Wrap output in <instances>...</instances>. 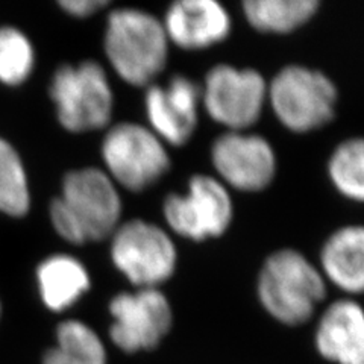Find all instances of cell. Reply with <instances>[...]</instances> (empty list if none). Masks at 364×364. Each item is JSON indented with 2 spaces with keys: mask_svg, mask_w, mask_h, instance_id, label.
Here are the masks:
<instances>
[{
  "mask_svg": "<svg viewBox=\"0 0 364 364\" xmlns=\"http://www.w3.org/2000/svg\"><path fill=\"white\" fill-rule=\"evenodd\" d=\"M122 213L119 187L97 167L65 173L61 196L55 198L49 208L56 234L76 246L107 240L122 223Z\"/></svg>",
  "mask_w": 364,
  "mask_h": 364,
  "instance_id": "obj_1",
  "label": "cell"
},
{
  "mask_svg": "<svg viewBox=\"0 0 364 364\" xmlns=\"http://www.w3.org/2000/svg\"><path fill=\"white\" fill-rule=\"evenodd\" d=\"M168 38L163 21L149 11L124 6L109 11L104 52L112 70L127 84H155L168 58Z\"/></svg>",
  "mask_w": 364,
  "mask_h": 364,
  "instance_id": "obj_2",
  "label": "cell"
},
{
  "mask_svg": "<svg viewBox=\"0 0 364 364\" xmlns=\"http://www.w3.org/2000/svg\"><path fill=\"white\" fill-rule=\"evenodd\" d=\"M257 294L273 318L296 326L309 322L316 306L325 299L326 281L299 250L279 249L261 266Z\"/></svg>",
  "mask_w": 364,
  "mask_h": 364,
  "instance_id": "obj_3",
  "label": "cell"
},
{
  "mask_svg": "<svg viewBox=\"0 0 364 364\" xmlns=\"http://www.w3.org/2000/svg\"><path fill=\"white\" fill-rule=\"evenodd\" d=\"M338 91L323 72L299 64L282 67L267 84V102L284 128L296 134L321 129L336 117Z\"/></svg>",
  "mask_w": 364,
  "mask_h": 364,
  "instance_id": "obj_4",
  "label": "cell"
},
{
  "mask_svg": "<svg viewBox=\"0 0 364 364\" xmlns=\"http://www.w3.org/2000/svg\"><path fill=\"white\" fill-rule=\"evenodd\" d=\"M49 95L60 124L72 134L104 129L112 119V88L104 65L95 60L56 68Z\"/></svg>",
  "mask_w": 364,
  "mask_h": 364,
  "instance_id": "obj_5",
  "label": "cell"
},
{
  "mask_svg": "<svg viewBox=\"0 0 364 364\" xmlns=\"http://www.w3.org/2000/svg\"><path fill=\"white\" fill-rule=\"evenodd\" d=\"M100 154L114 184L132 193L154 187L172 167L166 144L144 124L134 122L112 124L102 140Z\"/></svg>",
  "mask_w": 364,
  "mask_h": 364,
  "instance_id": "obj_6",
  "label": "cell"
},
{
  "mask_svg": "<svg viewBox=\"0 0 364 364\" xmlns=\"http://www.w3.org/2000/svg\"><path fill=\"white\" fill-rule=\"evenodd\" d=\"M114 267L136 289H158L173 277L178 250L170 234L152 222L132 219L112 232Z\"/></svg>",
  "mask_w": 364,
  "mask_h": 364,
  "instance_id": "obj_7",
  "label": "cell"
},
{
  "mask_svg": "<svg viewBox=\"0 0 364 364\" xmlns=\"http://www.w3.org/2000/svg\"><path fill=\"white\" fill-rule=\"evenodd\" d=\"M167 226L191 242L222 237L232 223L234 202L230 190L211 175H195L187 193H168L163 203Z\"/></svg>",
  "mask_w": 364,
  "mask_h": 364,
  "instance_id": "obj_8",
  "label": "cell"
},
{
  "mask_svg": "<svg viewBox=\"0 0 364 364\" xmlns=\"http://www.w3.org/2000/svg\"><path fill=\"white\" fill-rule=\"evenodd\" d=\"M200 88L205 111L228 131L252 128L267 104V81L255 68L218 64L205 75Z\"/></svg>",
  "mask_w": 364,
  "mask_h": 364,
  "instance_id": "obj_9",
  "label": "cell"
},
{
  "mask_svg": "<svg viewBox=\"0 0 364 364\" xmlns=\"http://www.w3.org/2000/svg\"><path fill=\"white\" fill-rule=\"evenodd\" d=\"M108 309L112 343L128 354L156 348L172 328V305L159 289L122 291L111 299Z\"/></svg>",
  "mask_w": 364,
  "mask_h": 364,
  "instance_id": "obj_10",
  "label": "cell"
},
{
  "mask_svg": "<svg viewBox=\"0 0 364 364\" xmlns=\"http://www.w3.org/2000/svg\"><path fill=\"white\" fill-rule=\"evenodd\" d=\"M218 179L238 191L267 188L277 175V154L263 135L226 131L211 146Z\"/></svg>",
  "mask_w": 364,
  "mask_h": 364,
  "instance_id": "obj_11",
  "label": "cell"
},
{
  "mask_svg": "<svg viewBox=\"0 0 364 364\" xmlns=\"http://www.w3.org/2000/svg\"><path fill=\"white\" fill-rule=\"evenodd\" d=\"M202 88L186 75H175L166 85L146 88L144 109L149 128L164 144L186 146L199 122Z\"/></svg>",
  "mask_w": 364,
  "mask_h": 364,
  "instance_id": "obj_12",
  "label": "cell"
},
{
  "mask_svg": "<svg viewBox=\"0 0 364 364\" xmlns=\"http://www.w3.org/2000/svg\"><path fill=\"white\" fill-rule=\"evenodd\" d=\"M168 43L184 50H203L230 37L232 20L218 0H178L166 11Z\"/></svg>",
  "mask_w": 364,
  "mask_h": 364,
  "instance_id": "obj_13",
  "label": "cell"
},
{
  "mask_svg": "<svg viewBox=\"0 0 364 364\" xmlns=\"http://www.w3.org/2000/svg\"><path fill=\"white\" fill-rule=\"evenodd\" d=\"M321 355L337 364H364V313L352 299L334 301L323 311L316 331Z\"/></svg>",
  "mask_w": 364,
  "mask_h": 364,
  "instance_id": "obj_14",
  "label": "cell"
},
{
  "mask_svg": "<svg viewBox=\"0 0 364 364\" xmlns=\"http://www.w3.org/2000/svg\"><path fill=\"white\" fill-rule=\"evenodd\" d=\"M321 273L325 279L349 294L364 289V230L360 225L338 228L321 250Z\"/></svg>",
  "mask_w": 364,
  "mask_h": 364,
  "instance_id": "obj_15",
  "label": "cell"
},
{
  "mask_svg": "<svg viewBox=\"0 0 364 364\" xmlns=\"http://www.w3.org/2000/svg\"><path fill=\"white\" fill-rule=\"evenodd\" d=\"M37 282L43 304L52 311H65L91 287L87 267L68 254H55L37 267Z\"/></svg>",
  "mask_w": 364,
  "mask_h": 364,
  "instance_id": "obj_16",
  "label": "cell"
},
{
  "mask_svg": "<svg viewBox=\"0 0 364 364\" xmlns=\"http://www.w3.org/2000/svg\"><path fill=\"white\" fill-rule=\"evenodd\" d=\"M318 0H245L247 23L266 33H290L305 26L318 11Z\"/></svg>",
  "mask_w": 364,
  "mask_h": 364,
  "instance_id": "obj_17",
  "label": "cell"
},
{
  "mask_svg": "<svg viewBox=\"0 0 364 364\" xmlns=\"http://www.w3.org/2000/svg\"><path fill=\"white\" fill-rule=\"evenodd\" d=\"M43 364H107V349L93 328L65 321L56 328V346L46 352Z\"/></svg>",
  "mask_w": 364,
  "mask_h": 364,
  "instance_id": "obj_18",
  "label": "cell"
},
{
  "mask_svg": "<svg viewBox=\"0 0 364 364\" xmlns=\"http://www.w3.org/2000/svg\"><path fill=\"white\" fill-rule=\"evenodd\" d=\"M31 208L29 181L16 147L0 139V211L23 218Z\"/></svg>",
  "mask_w": 364,
  "mask_h": 364,
  "instance_id": "obj_19",
  "label": "cell"
},
{
  "mask_svg": "<svg viewBox=\"0 0 364 364\" xmlns=\"http://www.w3.org/2000/svg\"><path fill=\"white\" fill-rule=\"evenodd\" d=\"M328 176L341 196L363 202L364 141L361 139H349L337 144L329 156Z\"/></svg>",
  "mask_w": 364,
  "mask_h": 364,
  "instance_id": "obj_20",
  "label": "cell"
},
{
  "mask_svg": "<svg viewBox=\"0 0 364 364\" xmlns=\"http://www.w3.org/2000/svg\"><path fill=\"white\" fill-rule=\"evenodd\" d=\"M36 50L31 40L14 26L0 28V82L17 87L32 75Z\"/></svg>",
  "mask_w": 364,
  "mask_h": 364,
  "instance_id": "obj_21",
  "label": "cell"
},
{
  "mask_svg": "<svg viewBox=\"0 0 364 364\" xmlns=\"http://www.w3.org/2000/svg\"><path fill=\"white\" fill-rule=\"evenodd\" d=\"M60 8L68 16L76 18H88L97 11L109 5V0H60Z\"/></svg>",
  "mask_w": 364,
  "mask_h": 364,
  "instance_id": "obj_22",
  "label": "cell"
},
{
  "mask_svg": "<svg viewBox=\"0 0 364 364\" xmlns=\"http://www.w3.org/2000/svg\"><path fill=\"white\" fill-rule=\"evenodd\" d=\"M0 313H2V305H0Z\"/></svg>",
  "mask_w": 364,
  "mask_h": 364,
  "instance_id": "obj_23",
  "label": "cell"
}]
</instances>
